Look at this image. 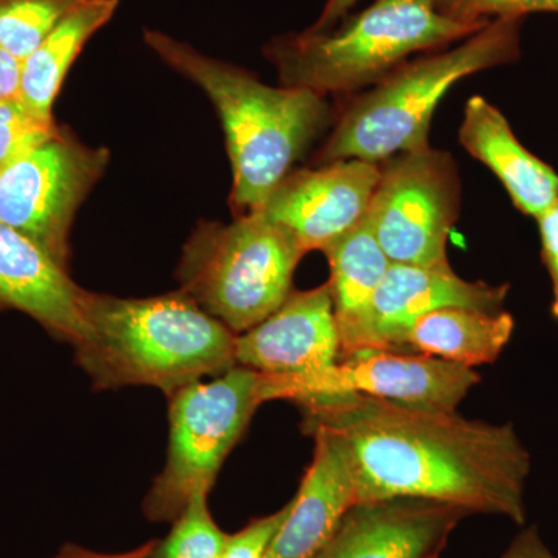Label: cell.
Listing matches in <instances>:
<instances>
[{"mask_svg":"<svg viewBox=\"0 0 558 558\" xmlns=\"http://www.w3.org/2000/svg\"><path fill=\"white\" fill-rule=\"evenodd\" d=\"M304 255L288 230L259 211L231 223L202 222L183 247L180 292L238 336L288 300Z\"/></svg>","mask_w":558,"mask_h":558,"instance_id":"6","label":"cell"},{"mask_svg":"<svg viewBox=\"0 0 558 558\" xmlns=\"http://www.w3.org/2000/svg\"><path fill=\"white\" fill-rule=\"evenodd\" d=\"M303 427L339 439L360 502L427 499L462 510L526 520L531 457L513 425L414 409L369 396L300 403Z\"/></svg>","mask_w":558,"mask_h":558,"instance_id":"1","label":"cell"},{"mask_svg":"<svg viewBox=\"0 0 558 558\" xmlns=\"http://www.w3.org/2000/svg\"><path fill=\"white\" fill-rule=\"evenodd\" d=\"M238 366L260 374H300L340 362V337L328 282L292 290L259 325L234 339Z\"/></svg>","mask_w":558,"mask_h":558,"instance_id":"12","label":"cell"},{"mask_svg":"<svg viewBox=\"0 0 558 558\" xmlns=\"http://www.w3.org/2000/svg\"><path fill=\"white\" fill-rule=\"evenodd\" d=\"M304 432L314 436V459L266 558L317 557L357 505L354 476L339 439L323 427Z\"/></svg>","mask_w":558,"mask_h":558,"instance_id":"16","label":"cell"},{"mask_svg":"<svg viewBox=\"0 0 558 558\" xmlns=\"http://www.w3.org/2000/svg\"><path fill=\"white\" fill-rule=\"evenodd\" d=\"M481 28L444 16L435 0H374L337 28L271 40L266 54L282 86L326 97L374 86L411 54L449 46Z\"/></svg>","mask_w":558,"mask_h":558,"instance_id":"5","label":"cell"},{"mask_svg":"<svg viewBox=\"0 0 558 558\" xmlns=\"http://www.w3.org/2000/svg\"><path fill=\"white\" fill-rule=\"evenodd\" d=\"M444 16L484 27L495 20H521L529 13H558V0H435Z\"/></svg>","mask_w":558,"mask_h":558,"instance_id":"24","label":"cell"},{"mask_svg":"<svg viewBox=\"0 0 558 558\" xmlns=\"http://www.w3.org/2000/svg\"><path fill=\"white\" fill-rule=\"evenodd\" d=\"M290 510V502L271 515L252 521L248 526L229 535L222 558H266L271 539L284 523Z\"/></svg>","mask_w":558,"mask_h":558,"instance_id":"25","label":"cell"},{"mask_svg":"<svg viewBox=\"0 0 558 558\" xmlns=\"http://www.w3.org/2000/svg\"><path fill=\"white\" fill-rule=\"evenodd\" d=\"M543 260L553 282V315L558 319V201L537 218Z\"/></svg>","mask_w":558,"mask_h":558,"instance_id":"26","label":"cell"},{"mask_svg":"<svg viewBox=\"0 0 558 558\" xmlns=\"http://www.w3.org/2000/svg\"><path fill=\"white\" fill-rule=\"evenodd\" d=\"M170 534L156 542L149 558H222L229 534L220 531L208 509V494L191 499Z\"/></svg>","mask_w":558,"mask_h":558,"instance_id":"22","label":"cell"},{"mask_svg":"<svg viewBox=\"0 0 558 558\" xmlns=\"http://www.w3.org/2000/svg\"><path fill=\"white\" fill-rule=\"evenodd\" d=\"M464 513L427 499L360 502L315 558H435Z\"/></svg>","mask_w":558,"mask_h":558,"instance_id":"13","label":"cell"},{"mask_svg":"<svg viewBox=\"0 0 558 558\" xmlns=\"http://www.w3.org/2000/svg\"><path fill=\"white\" fill-rule=\"evenodd\" d=\"M84 314L87 333L73 349L95 389L143 385L170 398L238 366L236 333L180 290L150 299L87 292Z\"/></svg>","mask_w":558,"mask_h":558,"instance_id":"3","label":"cell"},{"mask_svg":"<svg viewBox=\"0 0 558 558\" xmlns=\"http://www.w3.org/2000/svg\"><path fill=\"white\" fill-rule=\"evenodd\" d=\"M459 143L497 175L513 205L537 219L558 201V174L529 153L501 110L486 98L470 97L459 128Z\"/></svg>","mask_w":558,"mask_h":558,"instance_id":"17","label":"cell"},{"mask_svg":"<svg viewBox=\"0 0 558 558\" xmlns=\"http://www.w3.org/2000/svg\"><path fill=\"white\" fill-rule=\"evenodd\" d=\"M521 20H495L450 50L403 62L349 102L317 156L384 163L428 146L429 126L447 92L470 75L519 58Z\"/></svg>","mask_w":558,"mask_h":558,"instance_id":"4","label":"cell"},{"mask_svg":"<svg viewBox=\"0 0 558 558\" xmlns=\"http://www.w3.org/2000/svg\"><path fill=\"white\" fill-rule=\"evenodd\" d=\"M513 329L515 319L506 310L447 307L418 318L403 347L473 368L494 363L512 339Z\"/></svg>","mask_w":558,"mask_h":558,"instance_id":"20","label":"cell"},{"mask_svg":"<svg viewBox=\"0 0 558 558\" xmlns=\"http://www.w3.org/2000/svg\"><path fill=\"white\" fill-rule=\"evenodd\" d=\"M87 290L39 245L0 222V311H20L76 347L87 333Z\"/></svg>","mask_w":558,"mask_h":558,"instance_id":"14","label":"cell"},{"mask_svg":"<svg viewBox=\"0 0 558 558\" xmlns=\"http://www.w3.org/2000/svg\"><path fill=\"white\" fill-rule=\"evenodd\" d=\"M359 0H326L322 14L317 22L310 28L311 32H326L336 27L349 10L357 3Z\"/></svg>","mask_w":558,"mask_h":558,"instance_id":"30","label":"cell"},{"mask_svg":"<svg viewBox=\"0 0 558 558\" xmlns=\"http://www.w3.org/2000/svg\"><path fill=\"white\" fill-rule=\"evenodd\" d=\"M461 213V178L447 150L432 146L380 163L366 223L391 264L446 266Z\"/></svg>","mask_w":558,"mask_h":558,"instance_id":"8","label":"cell"},{"mask_svg":"<svg viewBox=\"0 0 558 558\" xmlns=\"http://www.w3.org/2000/svg\"><path fill=\"white\" fill-rule=\"evenodd\" d=\"M323 253L330 267L328 286L340 337V360L376 351L374 300L391 260L365 219Z\"/></svg>","mask_w":558,"mask_h":558,"instance_id":"18","label":"cell"},{"mask_svg":"<svg viewBox=\"0 0 558 558\" xmlns=\"http://www.w3.org/2000/svg\"><path fill=\"white\" fill-rule=\"evenodd\" d=\"M260 374L234 366L170 396V446L163 472L145 499L150 521H175L186 505L209 494L223 461L263 405Z\"/></svg>","mask_w":558,"mask_h":558,"instance_id":"7","label":"cell"},{"mask_svg":"<svg viewBox=\"0 0 558 558\" xmlns=\"http://www.w3.org/2000/svg\"><path fill=\"white\" fill-rule=\"evenodd\" d=\"M260 374V373H259ZM481 381L469 366L424 354L373 351L329 368L300 374H260V400H306L360 395L414 409L453 413Z\"/></svg>","mask_w":558,"mask_h":558,"instance_id":"10","label":"cell"},{"mask_svg":"<svg viewBox=\"0 0 558 558\" xmlns=\"http://www.w3.org/2000/svg\"><path fill=\"white\" fill-rule=\"evenodd\" d=\"M156 542L146 543L137 549L121 554H101L94 550L81 548L78 545H65L58 550L57 556L51 558H149Z\"/></svg>","mask_w":558,"mask_h":558,"instance_id":"29","label":"cell"},{"mask_svg":"<svg viewBox=\"0 0 558 558\" xmlns=\"http://www.w3.org/2000/svg\"><path fill=\"white\" fill-rule=\"evenodd\" d=\"M84 0H0V46L21 62Z\"/></svg>","mask_w":558,"mask_h":558,"instance_id":"21","label":"cell"},{"mask_svg":"<svg viewBox=\"0 0 558 558\" xmlns=\"http://www.w3.org/2000/svg\"><path fill=\"white\" fill-rule=\"evenodd\" d=\"M146 44L196 83L215 105L233 170L231 207L256 213L271 191L332 120L325 95L303 87H271L252 73L213 60L189 44L148 31Z\"/></svg>","mask_w":558,"mask_h":558,"instance_id":"2","label":"cell"},{"mask_svg":"<svg viewBox=\"0 0 558 558\" xmlns=\"http://www.w3.org/2000/svg\"><path fill=\"white\" fill-rule=\"evenodd\" d=\"M508 292V284L494 286L458 277L450 264L433 267L391 264L374 300L376 351L403 347L414 323L432 312L447 307L502 311Z\"/></svg>","mask_w":558,"mask_h":558,"instance_id":"15","label":"cell"},{"mask_svg":"<svg viewBox=\"0 0 558 558\" xmlns=\"http://www.w3.org/2000/svg\"><path fill=\"white\" fill-rule=\"evenodd\" d=\"M379 179L380 165L363 160L292 171L259 213L288 230L304 252H325L366 218Z\"/></svg>","mask_w":558,"mask_h":558,"instance_id":"11","label":"cell"},{"mask_svg":"<svg viewBox=\"0 0 558 558\" xmlns=\"http://www.w3.org/2000/svg\"><path fill=\"white\" fill-rule=\"evenodd\" d=\"M119 7V0H84L22 61L17 98L40 119L53 120V102L73 61Z\"/></svg>","mask_w":558,"mask_h":558,"instance_id":"19","label":"cell"},{"mask_svg":"<svg viewBox=\"0 0 558 558\" xmlns=\"http://www.w3.org/2000/svg\"><path fill=\"white\" fill-rule=\"evenodd\" d=\"M22 62L0 46V101L17 97Z\"/></svg>","mask_w":558,"mask_h":558,"instance_id":"28","label":"cell"},{"mask_svg":"<svg viewBox=\"0 0 558 558\" xmlns=\"http://www.w3.org/2000/svg\"><path fill=\"white\" fill-rule=\"evenodd\" d=\"M60 131L54 120L40 119L17 97L0 101V171Z\"/></svg>","mask_w":558,"mask_h":558,"instance_id":"23","label":"cell"},{"mask_svg":"<svg viewBox=\"0 0 558 558\" xmlns=\"http://www.w3.org/2000/svg\"><path fill=\"white\" fill-rule=\"evenodd\" d=\"M109 159L108 149L90 148L61 130L0 171V222L68 269L73 219Z\"/></svg>","mask_w":558,"mask_h":558,"instance_id":"9","label":"cell"},{"mask_svg":"<svg viewBox=\"0 0 558 558\" xmlns=\"http://www.w3.org/2000/svg\"><path fill=\"white\" fill-rule=\"evenodd\" d=\"M501 558H558L550 553L548 546L543 543L537 527H529L521 532L515 542L506 550Z\"/></svg>","mask_w":558,"mask_h":558,"instance_id":"27","label":"cell"}]
</instances>
